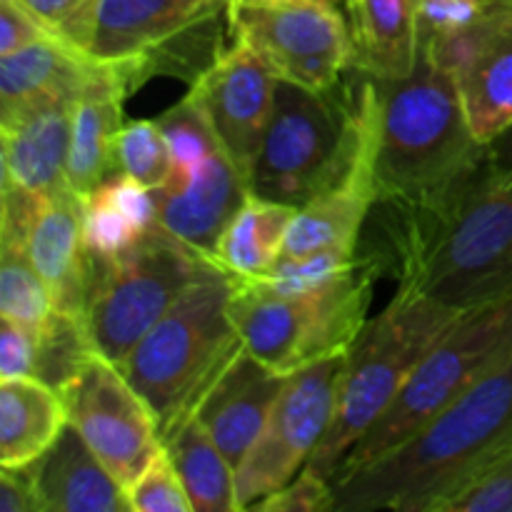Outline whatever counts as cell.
I'll use <instances>...</instances> for the list:
<instances>
[{"mask_svg":"<svg viewBox=\"0 0 512 512\" xmlns=\"http://www.w3.org/2000/svg\"><path fill=\"white\" fill-rule=\"evenodd\" d=\"M460 315L428 295L398 288L345 355L333 420L305 468L333 483L345 455L393 405L423 355Z\"/></svg>","mask_w":512,"mask_h":512,"instance_id":"obj_5","label":"cell"},{"mask_svg":"<svg viewBox=\"0 0 512 512\" xmlns=\"http://www.w3.org/2000/svg\"><path fill=\"white\" fill-rule=\"evenodd\" d=\"M510 353L512 295L465 310L423 355L393 405L345 455L335 478L365 468L418 433Z\"/></svg>","mask_w":512,"mask_h":512,"instance_id":"obj_8","label":"cell"},{"mask_svg":"<svg viewBox=\"0 0 512 512\" xmlns=\"http://www.w3.org/2000/svg\"><path fill=\"white\" fill-rule=\"evenodd\" d=\"M433 512H512V445L460 480Z\"/></svg>","mask_w":512,"mask_h":512,"instance_id":"obj_30","label":"cell"},{"mask_svg":"<svg viewBox=\"0 0 512 512\" xmlns=\"http://www.w3.org/2000/svg\"><path fill=\"white\" fill-rule=\"evenodd\" d=\"M228 33L275 78L318 93L338 90L353 65L348 20L320 0H228Z\"/></svg>","mask_w":512,"mask_h":512,"instance_id":"obj_10","label":"cell"},{"mask_svg":"<svg viewBox=\"0 0 512 512\" xmlns=\"http://www.w3.org/2000/svg\"><path fill=\"white\" fill-rule=\"evenodd\" d=\"M493 0H415L420 48H433L463 33L488 10Z\"/></svg>","mask_w":512,"mask_h":512,"instance_id":"obj_35","label":"cell"},{"mask_svg":"<svg viewBox=\"0 0 512 512\" xmlns=\"http://www.w3.org/2000/svg\"><path fill=\"white\" fill-rule=\"evenodd\" d=\"M485 160L495 178L512 180V123L490 143H485Z\"/></svg>","mask_w":512,"mask_h":512,"instance_id":"obj_40","label":"cell"},{"mask_svg":"<svg viewBox=\"0 0 512 512\" xmlns=\"http://www.w3.org/2000/svg\"><path fill=\"white\" fill-rule=\"evenodd\" d=\"M35 338H38L35 378L48 383L58 393L78 375L85 360L95 353L83 318L63 313V310H53L48 323L40 328Z\"/></svg>","mask_w":512,"mask_h":512,"instance_id":"obj_29","label":"cell"},{"mask_svg":"<svg viewBox=\"0 0 512 512\" xmlns=\"http://www.w3.org/2000/svg\"><path fill=\"white\" fill-rule=\"evenodd\" d=\"M273 70L253 48L233 40L213 65L190 85L228 158L248 180L268 130L275 98Z\"/></svg>","mask_w":512,"mask_h":512,"instance_id":"obj_14","label":"cell"},{"mask_svg":"<svg viewBox=\"0 0 512 512\" xmlns=\"http://www.w3.org/2000/svg\"><path fill=\"white\" fill-rule=\"evenodd\" d=\"M378 203H420L458 183L485 158L453 75L425 50L413 73L378 80Z\"/></svg>","mask_w":512,"mask_h":512,"instance_id":"obj_3","label":"cell"},{"mask_svg":"<svg viewBox=\"0 0 512 512\" xmlns=\"http://www.w3.org/2000/svg\"><path fill=\"white\" fill-rule=\"evenodd\" d=\"M115 155H118L120 173L130 175L150 190L163 188L173 173L168 140H165L158 120L125 123L118 133Z\"/></svg>","mask_w":512,"mask_h":512,"instance_id":"obj_31","label":"cell"},{"mask_svg":"<svg viewBox=\"0 0 512 512\" xmlns=\"http://www.w3.org/2000/svg\"><path fill=\"white\" fill-rule=\"evenodd\" d=\"M285 375L268 368L240 348L195 405L193 415L203 423L233 468L243 463L250 445L263 430Z\"/></svg>","mask_w":512,"mask_h":512,"instance_id":"obj_16","label":"cell"},{"mask_svg":"<svg viewBox=\"0 0 512 512\" xmlns=\"http://www.w3.org/2000/svg\"><path fill=\"white\" fill-rule=\"evenodd\" d=\"M378 278V268L363 255L350 273L308 295H285L263 278L233 275L228 313L243 348L268 368L290 375L353 348L368 325Z\"/></svg>","mask_w":512,"mask_h":512,"instance_id":"obj_7","label":"cell"},{"mask_svg":"<svg viewBox=\"0 0 512 512\" xmlns=\"http://www.w3.org/2000/svg\"><path fill=\"white\" fill-rule=\"evenodd\" d=\"M345 20L353 45L350 68L378 80L413 73L420 53L415 0H353Z\"/></svg>","mask_w":512,"mask_h":512,"instance_id":"obj_23","label":"cell"},{"mask_svg":"<svg viewBox=\"0 0 512 512\" xmlns=\"http://www.w3.org/2000/svg\"><path fill=\"white\" fill-rule=\"evenodd\" d=\"M125 493H128L130 510L135 512H193L188 490L165 448Z\"/></svg>","mask_w":512,"mask_h":512,"instance_id":"obj_33","label":"cell"},{"mask_svg":"<svg viewBox=\"0 0 512 512\" xmlns=\"http://www.w3.org/2000/svg\"><path fill=\"white\" fill-rule=\"evenodd\" d=\"M55 310L53 295L23 248H0V318L38 335Z\"/></svg>","mask_w":512,"mask_h":512,"instance_id":"obj_27","label":"cell"},{"mask_svg":"<svg viewBox=\"0 0 512 512\" xmlns=\"http://www.w3.org/2000/svg\"><path fill=\"white\" fill-rule=\"evenodd\" d=\"M375 205L378 235L358 253L400 290L460 313L512 295V180L485 158L433 198Z\"/></svg>","mask_w":512,"mask_h":512,"instance_id":"obj_1","label":"cell"},{"mask_svg":"<svg viewBox=\"0 0 512 512\" xmlns=\"http://www.w3.org/2000/svg\"><path fill=\"white\" fill-rule=\"evenodd\" d=\"M213 265L160 223L120 258H90L83 323L95 353L115 365L123 363L175 300Z\"/></svg>","mask_w":512,"mask_h":512,"instance_id":"obj_9","label":"cell"},{"mask_svg":"<svg viewBox=\"0 0 512 512\" xmlns=\"http://www.w3.org/2000/svg\"><path fill=\"white\" fill-rule=\"evenodd\" d=\"M453 75L480 143L512 123V0H493L470 28L420 48Z\"/></svg>","mask_w":512,"mask_h":512,"instance_id":"obj_13","label":"cell"},{"mask_svg":"<svg viewBox=\"0 0 512 512\" xmlns=\"http://www.w3.org/2000/svg\"><path fill=\"white\" fill-rule=\"evenodd\" d=\"M320 3H325V5H333V8H338L340 13H348V8H350V3H353V0H320Z\"/></svg>","mask_w":512,"mask_h":512,"instance_id":"obj_41","label":"cell"},{"mask_svg":"<svg viewBox=\"0 0 512 512\" xmlns=\"http://www.w3.org/2000/svg\"><path fill=\"white\" fill-rule=\"evenodd\" d=\"M512 445V353L378 460L333 480V512H433L478 465Z\"/></svg>","mask_w":512,"mask_h":512,"instance_id":"obj_2","label":"cell"},{"mask_svg":"<svg viewBox=\"0 0 512 512\" xmlns=\"http://www.w3.org/2000/svg\"><path fill=\"white\" fill-rule=\"evenodd\" d=\"M155 120L160 123V130H163L165 140H168L170 160H173V173H170V180L163 188H175V185L185 183L188 175L208 155L223 148L218 135L213 133V125H210L203 105L198 103L193 93L185 95L180 103H175L173 108L165 110Z\"/></svg>","mask_w":512,"mask_h":512,"instance_id":"obj_28","label":"cell"},{"mask_svg":"<svg viewBox=\"0 0 512 512\" xmlns=\"http://www.w3.org/2000/svg\"><path fill=\"white\" fill-rule=\"evenodd\" d=\"M340 93H318L303 85L275 83L273 113L248 173L250 193L303 208L333 188L355 165L363 145V73Z\"/></svg>","mask_w":512,"mask_h":512,"instance_id":"obj_4","label":"cell"},{"mask_svg":"<svg viewBox=\"0 0 512 512\" xmlns=\"http://www.w3.org/2000/svg\"><path fill=\"white\" fill-rule=\"evenodd\" d=\"M25 253L50 288L55 310L83 318L90 255L83 235V200L73 190L45 195L25 238Z\"/></svg>","mask_w":512,"mask_h":512,"instance_id":"obj_19","label":"cell"},{"mask_svg":"<svg viewBox=\"0 0 512 512\" xmlns=\"http://www.w3.org/2000/svg\"><path fill=\"white\" fill-rule=\"evenodd\" d=\"M225 8L228 0H100L88 55L110 65L130 95L145 63Z\"/></svg>","mask_w":512,"mask_h":512,"instance_id":"obj_15","label":"cell"},{"mask_svg":"<svg viewBox=\"0 0 512 512\" xmlns=\"http://www.w3.org/2000/svg\"><path fill=\"white\" fill-rule=\"evenodd\" d=\"M298 208L248 193L220 235L215 265L235 278H263L283 255L285 238Z\"/></svg>","mask_w":512,"mask_h":512,"instance_id":"obj_25","label":"cell"},{"mask_svg":"<svg viewBox=\"0 0 512 512\" xmlns=\"http://www.w3.org/2000/svg\"><path fill=\"white\" fill-rule=\"evenodd\" d=\"M68 423L125 490L163 450L158 418L123 370L93 353L60 390Z\"/></svg>","mask_w":512,"mask_h":512,"instance_id":"obj_12","label":"cell"},{"mask_svg":"<svg viewBox=\"0 0 512 512\" xmlns=\"http://www.w3.org/2000/svg\"><path fill=\"white\" fill-rule=\"evenodd\" d=\"M73 103L40 100L0 115L3 180H13L35 195L68 188Z\"/></svg>","mask_w":512,"mask_h":512,"instance_id":"obj_18","label":"cell"},{"mask_svg":"<svg viewBox=\"0 0 512 512\" xmlns=\"http://www.w3.org/2000/svg\"><path fill=\"white\" fill-rule=\"evenodd\" d=\"M25 470L43 503V512H130L123 485L70 423Z\"/></svg>","mask_w":512,"mask_h":512,"instance_id":"obj_20","label":"cell"},{"mask_svg":"<svg viewBox=\"0 0 512 512\" xmlns=\"http://www.w3.org/2000/svg\"><path fill=\"white\" fill-rule=\"evenodd\" d=\"M83 235L90 258L115 260L135 248L148 230L140 228L100 185L90 198L83 200Z\"/></svg>","mask_w":512,"mask_h":512,"instance_id":"obj_32","label":"cell"},{"mask_svg":"<svg viewBox=\"0 0 512 512\" xmlns=\"http://www.w3.org/2000/svg\"><path fill=\"white\" fill-rule=\"evenodd\" d=\"M53 38L88 53L98 23L100 0H20Z\"/></svg>","mask_w":512,"mask_h":512,"instance_id":"obj_34","label":"cell"},{"mask_svg":"<svg viewBox=\"0 0 512 512\" xmlns=\"http://www.w3.org/2000/svg\"><path fill=\"white\" fill-rule=\"evenodd\" d=\"M105 70L88 53L58 38H43L0 55V115L40 100H75Z\"/></svg>","mask_w":512,"mask_h":512,"instance_id":"obj_22","label":"cell"},{"mask_svg":"<svg viewBox=\"0 0 512 512\" xmlns=\"http://www.w3.org/2000/svg\"><path fill=\"white\" fill-rule=\"evenodd\" d=\"M193 512H235V468L195 415L163 435Z\"/></svg>","mask_w":512,"mask_h":512,"instance_id":"obj_26","label":"cell"},{"mask_svg":"<svg viewBox=\"0 0 512 512\" xmlns=\"http://www.w3.org/2000/svg\"><path fill=\"white\" fill-rule=\"evenodd\" d=\"M345 355L285 375L263 430L235 468V512L255 510L310 463L333 420Z\"/></svg>","mask_w":512,"mask_h":512,"instance_id":"obj_11","label":"cell"},{"mask_svg":"<svg viewBox=\"0 0 512 512\" xmlns=\"http://www.w3.org/2000/svg\"><path fill=\"white\" fill-rule=\"evenodd\" d=\"M43 38L53 35L20 0H0V55H10Z\"/></svg>","mask_w":512,"mask_h":512,"instance_id":"obj_38","label":"cell"},{"mask_svg":"<svg viewBox=\"0 0 512 512\" xmlns=\"http://www.w3.org/2000/svg\"><path fill=\"white\" fill-rule=\"evenodd\" d=\"M68 425L63 395L38 378L0 380V465L28 468Z\"/></svg>","mask_w":512,"mask_h":512,"instance_id":"obj_24","label":"cell"},{"mask_svg":"<svg viewBox=\"0 0 512 512\" xmlns=\"http://www.w3.org/2000/svg\"><path fill=\"white\" fill-rule=\"evenodd\" d=\"M38 338L23 325L5 320L0 323V380L35 378Z\"/></svg>","mask_w":512,"mask_h":512,"instance_id":"obj_37","label":"cell"},{"mask_svg":"<svg viewBox=\"0 0 512 512\" xmlns=\"http://www.w3.org/2000/svg\"><path fill=\"white\" fill-rule=\"evenodd\" d=\"M0 512H43L25 468H0Z\"/></svg>","mask_w":512,"mask_h":512,"instance_id":"obj_39","label":"cell"},{"mask_svg":"<svg viewBox=\"0 0 512 512\" xmlns=\"http://www.w3.org/2000/svg\"><path fill=\"white\" fill-rule=\"evenodd\" d=\"M128 95L123 80L110 65L73 103L68 188L80 200L90 198L105 180L120 173L118 133L123 128V100Z\"/></svg>","mask_w":512,"mask_h":512,"instance_id":"obj_21","label":"cell"},{"mask_svg":"<svg viewBox=\"0 0 512 512\" xmlns=\"http://www.w3.org/2000/svg\"><path fill=\"white\" fill-rule=\"evenodd\" d=\"M248 193L245 175L220 148L208 155L185 183L155 190L158 223L180 243L213 260L220 235Z\"/></svg>","mask_w":512,"mask_h":512,"instance_id":"obj_17","label":"cell"},{"mask_svg":"<svg viewBox=\"0 0 512 512\" xmlns=\"http://www.w3.org/2000/svg\"><path fill=\"white\" fill-rule=\"evenodd\" d=\"M260 512H333V483L303 468L288 485L255 505Z\"/></svg>","mask_w":512,"mask_h":512,"instance_id":"obj_36","label":"cell"},{"mask_svg":"<svg viewBox=\"0 0 512 512\" xmlns=\"http://www.w3.org/2000/svg\"><path fill=\"white\" fill-rule=\"evenodd\" d=\"M233 275L213 265L118 365L158 418L160 438L193 415L215 375L243 348L230 320Z\"/></svg>","mask_w":512,"mask_h":512,"instance_id":"obj_6","label":"cell"}]
</instances>
